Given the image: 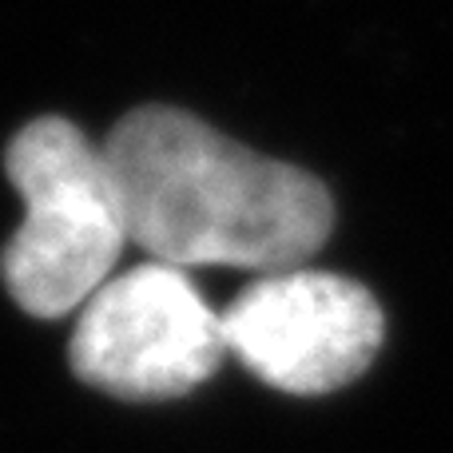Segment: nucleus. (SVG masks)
Returning a JSON list of instances; mask_svg holds the SVG:
<instances>
[{"mask_svg": "<svg viewBox=\"0 0 453 453\" xmlns=\"http://www.w3.org/2000/svg\"><path fill=\"white\" fill-rule=\"evenodd\" d=\"M226 350L282 394L350 386L378 358L386 319L362 282L326 271H274L223 311Z\"/></svg>", "mask_w": 453, "mask_h": 453, "instance_id": "20e7f679", "label": "nucleus"}, {"mask_svg": "<svg viewBox=\"0 0 453 453\" xmlns=\"http://www.w3.org/2000/svg\"><path fill=\"white\" fill-rule=\"evenodd\" d=\"M4 172L24 199V219L0 255L8 295L36 319L80 311L111 279L127 234L124 199L104 143L72 119L24 124L4 151Z\"/></svg>", "mask_w": 453, "mask_h": 453, "instance_id": "f03ea898", "label": "nucleus"}, {"mask_svg": "<svg viewBox=\"0 0 453 453\" xmlns=\"http://www.w3.org/2000/svg\"><path fill=\"white\" fill-rule=\"evenodd\" d=\"M223 354V311L167 263L111 274L80 306L68 346L80 382L132 402L183 398L215 374Z\"/></svg>", "mask_w": 453, "mask_h": 453, "instance_id": "7ed1b4c3", "label": "nucleus"}, {"mask_svg": "<svg viewBox=\"0 0 453 453\" xmlns=\"http://www.w3.org/2000/svg\"><path fill=\"white\" fill-rule=\"evenodd\" d=\"M127 234L151 263L295 271L334 226L314 175L255 156L180 108H140L104 140Z\"/></svg>", "mask_w": 453, "mask_h": 453, "instance_id": "f257e3e1", "label": "nucleus"}]
</instances>
